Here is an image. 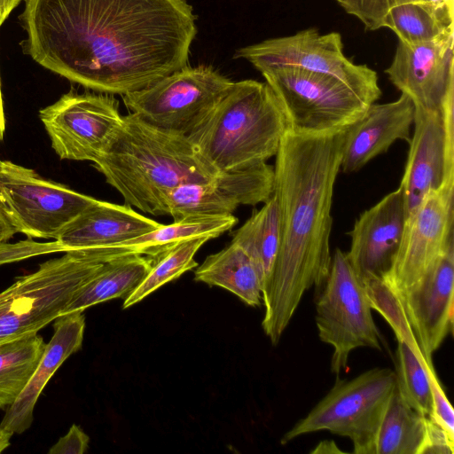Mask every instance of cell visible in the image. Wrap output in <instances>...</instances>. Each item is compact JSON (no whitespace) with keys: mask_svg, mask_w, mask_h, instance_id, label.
Returning <instances> with one entry per match:
<instances>
[{"mask_svg":"<svg viewBox=\"0 0 454 454\" xmlns=\"http://www.w3.org/2000/svg\"><path fill=\"white\" fill-rule=\"evenodd\" d=\"M25 54L92 90L134 92L185 67L197 34L187 0H26Z\"/></svg>","mask_w":454,"mask_h":454,"instance_id":"cell-1","label":"cell"},{"mask_svg":"<svg viewBox=\"0 0 454 454\" xmlns=\"http://www.w3.org/2000/svg\"><path fill=\"white\" fill-rule=\"evenodd\" d=\"M355 123L325 132L288 129L275 155L272 194L278 207L280 242L262 293V326L273 345L279 342L303 294L320 288L329 273L334 184Z\"/></svg>","mask_w":454,"mask_h":454,"instance_id":"cell-2","label":"cell"},{"mask_svg":"<svg viewBox=\"0 0 454 454\" xmlns=\"http://www.w3.org/2000/svg\"><path fill=\"white\" fill-rule=\"evenodd\" d=\"M93 163L127 205L153 215H168V197L176 187L206 183L219 173L187 136L156 128L132 113L123 116L112 145Z\"/></svg>","mask_w":454,"mask_h":454,"instance_id":"cell-3","label":"cell"},{"mask_svg":"<svg viewBox=\"0 0 454 454\" xmlns=\"http://www.w3.org/2000/svg\"><path fill=\"white\" fill-rule=\"evenodd\" d=\"M289 124L270 86L243 80L188 138L217 172L249 168L275 156Z\"/></svg>","mask_w":454,"mask_h":454,"instance_id":"cell-4","label":"cell"},{"mask_svg":"<svg viewBox=\"0 0 454 454\" xmlns=\"http://www.w3.org/2000/svg\"><path fill=\"white\" fill-rule=\"evenodd\" d=\"M106 261L98 251H68L17 278L0 292V344L38 333L61 316L76 291Z\"/></svg>","mask_w":454,"mask_h":454,"instance_id":"cell-5","label":"cell"},{"mask_svg":"<svg viewBox=\"0 0 454 454\" xmlns=\"http://www.w3.org/2000/svg\"><path fill=\"white\" fill-rule=\"evenodd\" d=\"M395 389V373L376 367L351 380H338L326 395L281 438H294L327 430L348 437L355 454H373L376 436Z\"/></svg>","mask_w":454,"mask_h":454,"instance_id":"cell-6","label":"cell"},{"mask_svg":"<svg viewBox=\"0 0 454 454\" xmlns=\"http://www.w3.org/2000/svg\"><path fill=\"white\" fill-rule=\"evenodd\" d=\"M372 309L364 282L350 265L346 253L336 248L316 301L318 337L333 348V373L339 374L346 368L354 349L381 350L380 334Z\"/></svg>","mask_w":454,"mask_h":454,"instance_id":"cell-7","label":"cell"},{"mask_svg":"<svg viewBox=\"0 0 454 454\" xmlns=\"http://www.w3.org/2000/svg\"><path fill=\"white\" fill-rule=\"evenodd\" d=\"M277 96L289 129L325 132L358 121L370 103L340 79L294 66L261 71Z\"/></svg>","mask_w":454,"mask_h":454,"instance_id":"cell-8","label":"cell"},{"mask_svg":"<svg viewBox=\"0 0 454 454\" xmlns=\"http://www.w3.org/2000/svg\"><path fill=\"white\" fill-rule=\"evenodd\" d=\"M232 83L210 67L185 66L145 88L122 95V99L145 122L188 136L207 118Z\"/></svg>","mask_w":454,"mask_h":454,"instance_id":"cell-9","label":"cell"},{"mask_svg":"<svg viewBox=\"0 0 454 454\" xmlns=\"http://www.w3.org/2000/svg\"><path fill=\"white\" fill-rule=\"evenodd\" d=\"M95 200L31 168L0 160V206L17 232L30 239H55Z\"/></svg>","mask_w":454,"mask_h":454,"instance_id":"cell-10","label":"cell"},{"mask_svg":"<svg viewBox=\"0 0 454 454\" xmlns=\"http://www.w3.org/2000/svg\"><path fill=\"white\" fill-rule=\"evenodd\" d=\"M234 58L247 59L260 72L269 67L294 66L333 75L370 104L381 96L377 72L367 65L355 64L344 55L338 32L322 35L309 27L240 48Z\"/></svg>","mask_w":454,"mask_h":454,"instance_id":"cell-11","label":"cell"},{"mask_svg":"<svg viewBox=\"0 0 454 454\" xmlns=\"http://www.w3.org/2000/svg\"><path fill=\"white\" fill-rule=\"evenodd\" d=\"M39 118L61 160L95 162L110 148L123 116L112 94L69 91L41 109Z\"/></svg>","mask_w":454,"mask_h":454,"instance_id":"cell-12","label":"cell"},{"mask_svg":"<svg viewBox=\"0 0 454 454\" xmlns=\"http://www.w3.org/2000/svg\"><path fill=\"white\" fill-rule=\"evenodd\" d=\"M454 99L442 112L415 107L413 133L399 188L406 219L427 195L454 188Z\"/></svg>","mask_w":454,"mask_h":454,"instance_id":"cell-13","label":"cell"},{"mask_svg":"<svg viewBox=\"0 0 454 454\" xmlns=\"http://www.w3.org/2000/svg\"><path fill=\"white\" fill-rule=\"evenodd\" d=\"M454 241V188L427 195L407 217L400 247L382 278L395 293L420 281Z\"/></svg>","mask_w":454,"mask_h":454,"instance_id":"cell-14","label":"cell"},{"mask_svg":"<svg viewBox=\"0 0 454 454\" xmlns=\"http://www.w3.org/2000/svg\"><path fill=\"white\" fill-rule=\"evenodd\" d=\"M274 168L266 162L219 172L206 183L173 189L168 197L174 221L195 215H230L242 205L264 203L273 193Z\"/></svg>","mask_w":454,"mask_h":454,"instance_id":"cell-15","label":"cell"},{"mask_svg":"<svg viewBox=\"0 0 454 454\" xmlns=\"http://www.w3.org/2000/svg\"><path fill=\"white\" fill-rule=\"evenodd\" d=\"M453 44L454 35L417 45L399 41L385 73L416 108L442 112L454 99Z\"/></svg>","mask_w":454,"mask_h":454,"instance_id":"cell-16","label":"cell"},{"mask_svg":"<svg viewBox=\"0 0 454 454\" xmlns=\"http://www.w3.org/2000/svg\"><path fill=\"white\" fill-rule=\"evenodd\" d=\"M418 345L427 361L453 332L454 241L416 285L396 293Z\"/></svg>","mask_w":454,"mask_h":454,"instance_id":"cell-17","label":"cell"},{"mask_svg":"<svg viewBox=\"0 0 454 454\" xmlns=\"http://www.w3.org/2000/svg\"><path fill=\"white\" fill-rule=\"evenodd\" d=\"M405 223L404 200L399 187L359 215L348 233L350 247L346 255L363 282L383 278L387 274Z\"/></svg>","mask_w":454,"mask_h":454,"instance_id":"cell-18","label":"cell"},{"mask_svg":"<svg viewBox=\"0 0 454 454\" xmlns=\"http://www.w3.org/2000/svg\"><path fill=\"white\" fill-rule=\"evenodd\" d=\"M415 106L405 94L395 101L373 103L351 128L341 158L340 171H359L369 161L385 153L397 140L410 141Z\"/></svg>","mask_w":454,"mask_h":454,"instance_id":"cell-19","label":"cell"},{"mask_svg":"<svg viewBox=\"0 0 454 454\" xmlns=\"http://www.w3.org/2000/svg\"><path fill=\"white\" fill-rule=\"evenodd\" d=\"M161 224L127 204L96 200L73 219L55 240L63 252L98 250L132 239Z\"/></svg>","mask_w":454,"mask_h":454,"instance_id":"cell-20","label":"cell"},{"mask_svg":"<svg viewBox=\"0 0 454 454\" xmlns=\"http://www.w3.org/2000/svg\"><path fill=\"white\" fill-rule=\"evenodd\" d=\"M85 317L82 311L61 315L55 319L53 335L46 343L41 360L17 400L7 408L0 427L13 434L27 431L34 419L37 400L59 366L82 345Z\"/></svg>","mask_w":454,"mask_h":454,"instance_id":"cell-21","label":"cell"},{"mask_svg":"<svg viewBox=\"0 0 454 454\" xmlns=\"http://www.w3.org/2000/svg\"><path fill=\"white\" fill-rule=\"evenodd\" d=\"M238 219L232 215H195L161 224L155 230L113 247L98 249L108 259L137 254L155 256L180 241L204 237L215 239L230 231Z\"/></svg>","mask_w":454,"mask_h":454,"instance_id":"cell-22","label":"cell"},{"mask_svg":"<svg viewBox=\"0 0 454 454\" xmlns=\"http://www.w3.org/2000/svg\"><path fill=\"white\" fill-rule=\"evenodd\" d=\"M152 267L150 257L130 254L106 261L74 294L62 315L82 311L98 303L127 298L144 280Z\"/></svg>","mask_w":454,"mask_h":454,"instance_id":"cell-23","label":"cell"},{"mask_svg":"<svg viewBox=\"0 0 454 454\" xmlns=\"http://www.w3.org/2000/svg\"><path fill=\"white\" fill-rule=\"evenodd\" d=\"M383 27L394 31L399 41L408 45L454 35V0L394 5L383 17Z\"/></svg>","mask_w":454,"mask_h":454,"instance_id":"cell-24","label":"cell"},{"mask_svg":"<svg viewBox=\"0 0 454 454\" xmlns=\"http://www.w3.org/2000/svg\"><path fill=\"white\" fill-rule=\"evenodd\" d=\"M195 279L225 288L249 306L262 303V284L258 270L249 255L232 241L205 259L195 270Z\"/></svg>","mask_w":454,"mask_h":454,"instance_id":"cell-25","label":"cell"},{"mask_svg":"<svg viewBox=\"0 0 454 454\" xmlns=\"http://www.w3.org/2000/svg\"><path fill=\"white\" fill-rule=\"evenodd\" d=\"M231 241L254 262L263 290L272 273L280 242L278 207L273 194L232 233Z\"/></svg>","mask_w":454,"mask_h":454,"instance_id":"cell-26","label":"cell"},{"mask_svg":"<svg viewBox=\"0 0 454 454\" xmlns=\"http://www.w3.org/2000/svg\"><path fill=\"white\" fill-rule=\"evenodd\" d=\"M426 427L427 416L409 406L395 387L381 420L373 454H419Z\"/></svg>","mask_w":454,"mask_h":454,"instance_id":"cell-27","label":"cell"},{"mask_svg":"<svg viewBox=\"0 0 454 454\" xmlns=\"http://www.w3.org/2000/svg\"><path fill=\"white\" fill-rule=\"evenodd\" d=\"M46 343L27 334L0 344V409L11 406L33 376Z\"/></svg>","mask_w":454,"mask_h":454,"instance_id":"cell-28","label":"cell"},{"mask_svg":"<svg viewBox=\"0 0 454 454\" xmlns=\"http://www.w3.org/2000/svg\"><path fill=\"white\" fill-rule=\"evenodd\" d=\"M207 240L209 239L204 237L189 239L150 257L152 260L150 271L140 285L125 298L123 309L134 305L163 285L197 267L194 255Z\"/></svg>","mask_w":454,"mask_h":454,"instance_id":"cell-29","label":"cell"},{"mask_svg":"<svg viewBox=\"0 0 454 454\" xmlns=\"http://www.w3.org/2000/svg\"><path fill=\"white\" fill-rule=\"evenodd\" d=\"M433 363L417 355L405 342L397 340L395 387L412 409L424 416L431 412L429 369Z\"/></svg>","mask_w":454,"mask_h":454,"instance_id":"cell-30","label":"cell"},{"mask_svg":"<svg viewBox=\"0 0 454 454\" xmlns=\"http://www.w3.org/2000/svg\"><path fill=\"white\" fill-rule=\"evenodd\" d=\"M364 284L372 309L387 321L397 340L405 342L417 355L425 357L396 293L382 278L365 280Z\"/></svg>","mask_w":454,"mask_h":454,"instance_id":"cell-31","label":"cell"},{"mask_svg":"<svg viewBox=\"0 0 454 454\" xmlns=\"http://www.w3.org/2000/svg\"><path fill=\"white\" fill-rule=\"evenodd\" d=\"M350 15L356 17L367 30L381 27L383 17L394 5L412 2H441L443 0H336Z\"/></svg>","mask_w":454,"mask_h":454,"instance_id":"cell-32","label":"cell"},{"mask_svg":"<svg viewBox=\"0 0 454 454\" xmlns=\"http://www.w3.org/2000/svg\"><path fill=\"white\" fill-rule=\"evenodd\" d=\"M431 387V412L428 417L434 419L449 437L454 441V411L440 384L434 366L429 369Z\"/></svg>","mask_w":454,"mask_h":454,"instance_id":"cell-33","label":"cell"},{"mask_svg":"<svg viewBox=\"0 0 454 454\" xmlns=\"http://www.w3.org/2000/svg\"><path fill=\"white\" fill-rule=\"evenodd\" d=\"M61 252L59 243L54 240L48 243H38L29 239L15 244H0V265L18 262L35 255Z\"/></svg>","mask_w":454,"mask_h":454,"instance_id":"cell-34","label":"cell"},{"mask_svg":"<svg viewBox=\"0 0 454 454\" xmlns=\"http://www.w3.org/2000/svg\"><path fill=\"white\" fill-rule=\"evenodd\" d=\"M454 441L430 417H427L426 434L419 454H453Z\"/></svg>","mask_w":454,"mask_h":454,"instance_id":"cell-35","label":"cell"},{"mask_svg":"<svg viewBox=\"0 0 454 454\" xmlns=\"http://www.w3.org/2000/svg\"><path fill=\"white\" fill-rule=\"evenodd\" d=\"M90 438L83 430L74 424L68 432L48 450L49 454H82L89 447Z\"/></svg>","mask_w":454,"mask_h":454,"instance_id":"cell-36","label":"cell"},{"mask_svg":"<svg viewBox=\"0 0 454 454\" xmlns=\"http://www.w3.org/2000/svg\"><path fill=\"white\" fill-rule=\"evenodd\" d=\"M17 232L0 206V244L7 242Z\"/></svg>","mask_w":454,"mask_h":454,"instance_id":"cell-37","label":"cell"},{"mask_svg":"<svg viewBox=\"0 0 454 454\" xmlns=\"http://www.w3.org/2000/svg\"><path fill=\"white\" fill-rule=\"evenodd\" d=\"M21 0H0V26Z\"/></svg>","mask_w":454,"mask_h":454,"instance_id":"cell-38","label":"cell"},{"mask_svg":"<svg viewBox=\"0 0 454 454\" xmlns=\"http://www.w3.org/2000/svg\"><path fill=\"white\" fill-rule=\"evenodd\" d=\"M341 453V450L338 448L333 441H323L318 443L310 453Z\"/></svg>","mask_w":454,"mask_h":454,"instance_id":"cell-39","label":"cell"},{"mask_svg":"<svg viewBox=\"0 0 454 454\" xmlns=\"http://www.w3.org/2000/svg\"><path fill=\"white\" fill-rule=\"evenodd\" d=\"M5 131V115L4 111L2 90H1V80H0V141L3 140Z\"/></svg>","mask_w":454,"mask_h":454,"instance_id":"cell-40","label":"cell"}]
</instances>
